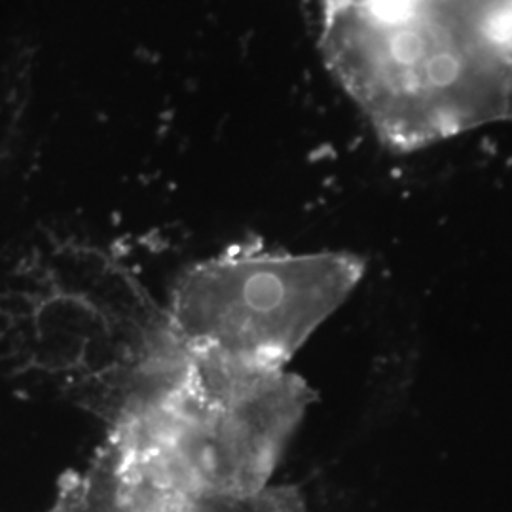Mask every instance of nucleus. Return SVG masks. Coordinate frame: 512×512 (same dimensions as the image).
I'll return each instance as SVG.
<instances>
[{
	"instance_id": "nucleus-2",
	"label": "nucleus",
	"mask_w": 512,
	"mask_h": 512,
	"mask_svg": "<svg viewBox=\"0 0 512 512\" xmlns=\"http://www.w3.org/2000/svg\"><path fill=\"white\" fill-rule=\"evenodd\" d=\"M315 395L298 374L188 357L110 431L129 482L152 495L253 494L285 456Z\"/></svg>"
},
{
	"instance_id": "nucleus-3",
	"label": "nucleus",
	"mask_w": 512,
	"mask_h": 512,
	"mask_svg": "<svg viewBox=\"0 0 512 512\" xmlns=\"http://www.w3.org/2000/svg\"><path fill=\"white\" fill-rule=\"evenodd\" d=\"M29 363L112 429L188 355L145 283L101 253L59 260L23 298Z\"/></svg>"
},
{
	"instance_id": "nucleus-1",
	"label": "nucleus",
	"mask_w": 512,
	"mask_h": 512,
	"mask_svg": "<svg viewBox=\"0 0 512 512\" xmlns=\"http://www.w3.org/2000/svg\"><path fill=\"white\" fill-rule=\"evenodd\" d=\"M499 2L332 0V65L387 147L512 120L511 59L490 31Z\"/></svg>"
},
{
	"instance_id": "nucleus-4",
	"label": "nucleus",
	"mask_w": 512,
	"mask_h": 512,
	"mask_svg": "<svg viewBox=\"0 0 512 512\" xmlns=\"http://www.w3.org/2000/svg\"><path fill=\"white\" fill-rule=\"evenodd\" d=\"M363 275V258L342 251L234 249L179 275L165 310L188 357L285 370Z\"/></svg>"
},
{
	"instance_id": "nucleus-5",
	"label": "nucleus",
	"mask_w": 512,
	"mask_h": 512,
	"mask_svg": "<svg viewBox=\"0 0 512 512\" xmlns=\"http://www.w3.org/2000/svg\"><path fill=\"white\" fill-rule=\"evenodd\" d=\"M511 80H512V52H511Z\"/></svg>"
}]
</instances>
